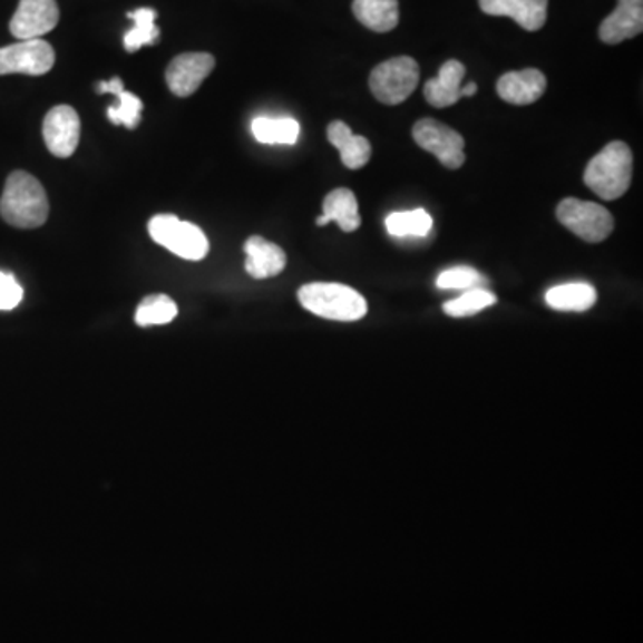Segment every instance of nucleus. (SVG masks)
Instances as JSON below:
<instances>
[{"mask_svg": "<svg viewBox=\"0 0 643 643\" xmlns=\"http://www.w3.org/2000/svg\"><path fill=\"white\" fill-rule=\"evenodd\" d=\"M0 216L19 230H37L49 218V198L37 177L14 171L0 197Z\"/></svg>", "mask_w": 643, "mask_h": 643, "instance_id": "1", "label": "nucleus"}, {"mask_svg": "<svg viewBox=\"0 0 643 643\" xmlns=\"http://www.w3.org/2000/svg\"><path fill=\"white\" fill-rule=\"evenodd\" d=\"M585 185L604 201H616L630 189L633 179V153L624 142H612L590 159Z\"/></svg>", "mask_w": 643, "mask_h": 643, "instance_id": "2", "label": "nucleus"}, {"mask_svg": "<svg viewBox=\"0 0 643 643\" xmlns=\"http://www.w3.org/2000/svg\"><path fill=\"white\" fill-rule=\"evenodd\" d=\"M298 298L304 310L334 322H355L369 311V304L360 292L340 283L304 284Z\"/></svg>", "mask_w": 643, "mask_h": 643, "instance_id": "3", "label": "nucleus"}, {"mask_svg": "<svg viewBox=\"0 0 643 643\" xmlns=\"http://www.w3.org/2000/svg\"><path fill=\"white\" fill-rule=\"evenodd\" d=\"M149 234L158 245L189 262H201L210 252V242L201 227L181 221L176 215L153 216Z\"/></svg>", "mask_w": 643, "mask_h": 643, "instance_id": "4", "label": "nucleus"}, {"mask_svg": "<svg viewBox=\"0 0 643 643\" xmlns=\"http://www.w3.org/2000/svg\"><path fill=\"white\" fill-rule=\"evenodd\" d=\"M420 67L410 56L388 59L370 74V91L379 103L397 106L405 103L419 86Z\"/></svg>", "mask_w": 643, "mask_h": 643, "instance_id": "5", "label": "nucleus"}, {"mask_svg": "<svg viewBox=\"0 0 643 643\" xmlns=\"http://www.w3.org/2000/svg\"><path fill=\"white\" fill-rule=\"evenodd\" d=\"M559 224L588 243H601L613 233L612 213L601 204L567 197L556 207Z\"/></svg>", "mask_w": 643, "mask_h": 643, "instance_id": "6", "label": "nucleus"}, {"mask_svg": "<svg viewBox=\"0 0 643 643\" xmlns=\"http://www.w3.org/2000/svg\"><path fill=\"white\" fill-rule=\"evenodd\" d=\"M413 140L420 149L437 156L450 171H458L465 163V140L455 129L435 118H422L413 127Z\"/></svg>", "mask_w": 643, "mask_h": 643, "instance_id": "7", "label": "nucleus"}, {"mask_svg": "<svg viewBox=\"0 0 643 643\" xmlns=\"http://www.w3.org/2000/svg\"><path fill=\"white\" fill-rule=\"evenodd\" d=\"M55 61V49L46 40H22L0 49V76H43Z\"/></svg>", "mask_w": 643, "mask_h": 643, "instance_id": "8", "label": "nucleus"}, {"mask_svg": "<svg viewBox=\"0 0 643 643\" xmlns=\"http://www.w3.org/2000/svg\"><path fill=\"white\" fill-rule=\"evenodd\" d=\"M59 8L56 0H20L10 22V31L14 38L22 40H40L47 32L58 26Z\"/></svg>", "mask_w": 643, "mask_h": 643, "instance_id": "9", "label": "nucleus"}, {"mask_svg": "<svg viewBox=\"0 0 643 643\" xmlns=\"http://www.w3.org/2000/svg\"><path fill=\"white\" fill-rule=\"evenodd\" d=\"M81 138V120L70 106H56L43 120V140L56 158H70Z\"/></svg>", "mask_w": 643, "mask_h": 643, "instance_id": "10", "label": "nucleus"}, {"mask_svg": "<svg viewBox=\"0 0 643 643\" xmlns=\"http://www.w3.org/2000/svg\"><path fill=\"white\" fill-rule=\"evenodd\" d=\"M215 58L207 52H186L176 56L168 65L167 85L177 97H189L201 88L204 79L213 72Z\"/></svg>", "mask_w": 643, "mask_h": 643, "instance_id": "11", "label": "nucleus"}, {"mask_svg": "<svg viewBox=\"0 0 643 643\" xmlns=\"http://www.w3.org/2000/svg\"><path fill=\"white\" fill-rule=\"evenodd\" d=\"M483 13L508 17L526 31H540L547 22L549 0H479Z\"/></svg>", "mask_w": 643, "mask_h": 643, "instance_id": "12", "label": "nucleus"}, {"mask_svg": "<svg viewBox=\"0 0 643 643\" xmlns=\"http://www.w3.org/2000/svg\"><path fill=\"white\" fill-rule=\"evenodd\" d=\"M643 31V0H618V6L598 28V37L607 46H616Z\"/></svg>", "mask_w": 643, "mask_h": 643, "instance_id": "13", "label": "nucleus"}, {"mask_svg": "<svg viewBox=\"0 0 643 643\" xmlns=\"http://www.w3.org/2000/svg\"><path fill=\"white\" fill-rule=\"evenodd\" d=\"M545 88L547 77L536 68L504 74L497 81V94L500 99L513 106H529L536 103L545 94Z\"/></svg>", "mask_w": 643, "mask_h": 643, "instance_id": "14", "label": "nucleus"}, {"mask_svg": "<svg viewBox=\"0 0 643 643\" xmlns=\"http://www.w3.org/2000/svg\"><path fill=\"white\" fill-rule=\"evenodd\" d=\"M245 271L254 280H269L284 271L286 254L283 249L262 236H251L245 242Z\"/></svg>", "mask_w": 643, "mask_h": 643, "instance_id": "15", "label": "nucleus"}, {"mask_svg": "<svg viewBox=\"0 0 643 643\" xmlns=\"http://www.w3.org/2000/svg\"><path fill=\"white\" fill-rule=\"evenodd\" d=\"M467 68L458 59L441 65L440 74L423 86V97L432 108H449L461 99V82Z\"/></svg>", "mask_w": 643, "mask_h": 643, "instance_id": "16", "label": "nucleus"}, {"mask_svg": "<svg viewBox=\"0 0 643 643\" xmlns=\"http://www.w3.org/2000/svg\"><path fill=\"white\" fill-rule=\"evenodd\" d=\"M329 144L342 154V163L351 171H360L372 156V147L364 136L354 135L345 121L334 120L328 127Z\"/></svg>", "mask_w": 643, "mask_h": 643, "instance_id": "17", "label": "nucleus"}, {"mask_svg": "<svg viewBox=\"0 0 643 643\" xmlns=\"http://www.w3.org/2000/svg\"><path fill=\"white\" fill-rule=\"evenodd\" d=\"M352 13L370 31L390 32L399 23V2L397 0H354Z\"/></svg>", "mask_w": 643, "mask_h": 643, "instance_id": "18", "label": "nucleus"}, {"mask_svg": "<svg viewBox=\"0 0 643 643\" xmlns=\"http://www.w3.org/2000/svg\"><path fill=\"white\" fill-rule=\"evenodd\" d=\"M545 302H547V306L556 311L583 313V311H588L590 308L595 306L597 292L588 283L558 284L545 293Z\"/></svg>", "mask_w": 643, "mask_h": 643, "instance_id": "19", "label": "nucleus"}, {"mask_svg": "<svg viewBox=\"0 0 643 643\" xmlns=\"http://www.w3.org/2000/svg\"><path fill=\"white\" fill-rule=\"evenodd\" d=\"M322 212H324L322 215L328 216L329 222H337L340 230L345 233H354L361 225L358 198L351 189L337 188L325 195Z\"/></svg>", "mask_w": 643, "mask_h": 643, "instance_id": "20", "label": "nucleus"}, {"mask_svg": "<svg viewBox=\"0 0 643 643\" xmlns=\"http://www.w3.org/2000/svg\"><path fill=\"white\" fill-rule=\"evenodd\" d=\"M252 135L260 144H298L301 127L295 118L257 117L252 120Z\"/></svg>", "mask_w": 643, "mask_h": 643, "instance_id": "21", "label": "nucleus"}, {"mask_svg": "<svg viewBox=\"0 0 643 643\" xmlns=\"http://www.w3.org/2000/svg\"><path fill=\"white\" fill-rule=\"evenodd\" d=\"M127 17L135 22V28L129 29L124 37V47L127 52H136L145 46H154L159 38V29L156 28V17L158 13L150 8L127 13Z\"/></svg>", "mask_w": 643, "mask_h": 643, "instance_id": "22", "label": "nucleus"}, {"mask_svg": "<svg viewBox=\"0 0 643 643\" xmlns=\"http://www.w3.org/2000/svg\"><path fill=\"white\" fill-rule=\"evenodd\" d=\"M388 233L396 238H423L432 230V218L426 210H413V212H396L388 215Z\"/></svg>", "mask_w": 643, "mask_h": 643, "instance_id": "23", "label": "nucleus"}, {"mask_svg": "<svg viewBox=\"0 0 643 643\" xmlns=\"http://www.w3.org/2000/svg\"><path fill=\"white\" fill-rule=\"evenodd\" d=\"M177 304L168 295H150L140 302L136 310V324L140 328H150V325L171 324L172 320L177 316Z\"/></svg>", "mask_w": 643, "mask_h": 643, "instance_id": "24", "label": "nucleus"}, {"mask_svg": "<svg viewBox=\"0 0 643 643\" xmlns=\"http://www.w3.org/2000/svg\"><path fill=\"white\" fill-rule=\"evenodd\" d=\"M494 304H497V298L490 290L472 289L461 293L455 301L446 302L444 311H446V315L452 316V319H464V316L476 315L479 311L494 306Z\"/></svg>", "mask_w": 643, "mask_h": 643, "instance_id": "25", "label": "nucleus"}, {"mask_svg": "<svg viewBox=\"0 0 643 643\" xmlns=\"http://www.w3.org/2000/svg\"><path fill=\"white\" fill-rule=\"evenodd\" d=\"M117 104L109 106L108 118L115 126H126L127 129H135L142 120V111H144V104L129 91H120L115 95Z\"/></svg>", "mask_w": 643, "mask_h": 643, "instance_id": "26", "label": "nucleus"}, {"mask_svg": "<svg viewBox=\"0 0 643 643\" xmlns=\"http://www.w3.org/2000/svg\"><path fill=\"white\" fill-rule=\"evenodd\" d=\"M488 284L485 275L479 274L472 266H455L449 271L441 272L437 277V286L440 290H467L485 289Z\"/></svg>", "mask_w": 643, "mask_h": 643, "instance_id": "27", "label": "nucleus"}, {"mask_svg": "<svg viewBox=\"0 0 643 643\" xmlns=\"http://www.w3.org/2000/svg\"><path fill=\"white\" fill-rule=\"evenodd\" d=\"M23 290L13 274L0 271V311H11L19 306Z\"/></svg>", "mask_w": 643, "mask_h": 643, "instance_id": "28", "label": "nucleus"}, {"mask_svg": "<svg viewBox=\"0 0 643 643\" xmlns=\"http://www.w3.org/2000/svg\"><path fill=\"white\" fill-rule=\"evenodd\" d=\"M97 91L99 94H111L118 95L124 91V82H121L120 77H113L111 81H103L97 85Z\"/></svg>", "mask_w": 643, "mask_h": 643, "instance_id": "29", "label": "nucleus"}, {"mask_svg": "<svg viewBox=\"0 0 643 643\" xmlns=\"http://www.w3.org/2000/svg\"><path fill=\"white\" fill-rule=\"evenodd\" d=\"M476 94H477L476 82H468V85L461 86V99H464V97H472V95Z\"/></svg>", "mask_w": 643, "mask_h": 643, "instance_id": "30", "label": "nucleus"}, {"mask_svg": "<svg viewBox=\"0 0 643 643\" xmlns=\"http://www.w3.org/2000/svg\"><path fill=\"white\" fill-rule=\"evenodd\" d=\"M329 224V218L325 215H320L319 218H316V225H319V227H324V225Z\"/></svg>", "mask_w": 643, "mask_h": 643, "instance_id": "31", "label": "nucleus"}]
</instances>
